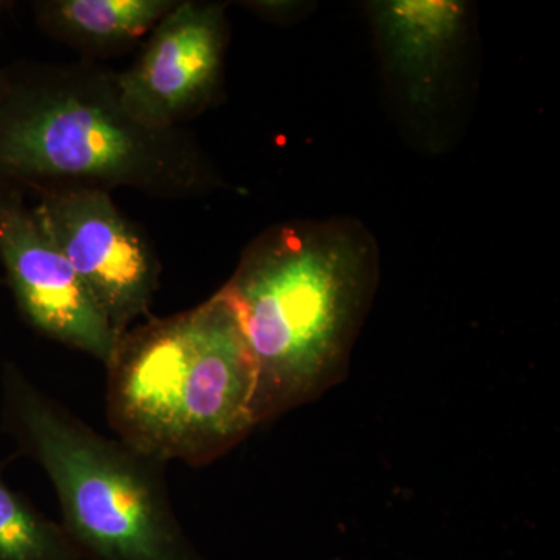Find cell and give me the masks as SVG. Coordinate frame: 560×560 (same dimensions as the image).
<instances>
[{
	"label": "cell",
	"mask_w": 560,
	"mask_h": 560,
	"mask_svg": "<svg viewBox=\"0 0 560 560\" xmlns=\"http://www.w3.org/2000/svg\"><path fill=\"white\" fill-rule=\"evenodd\" d=\"M228 3L176 0L130 69L117 72L121 101L153 128H183L219 101L230 43Z\"/></svg>",
	"instance_id": "52a82bcc"
},
{
	"label": "cell",
	"mask_w": 560,
	"mask_h": 560,
	"mask_svg": "<svg viewBox=\"0 0 560 560\" xmlns=\"http://www.w3.org/2000/svg\"><path fill=\"white\" fill-rule=\"evenodd\" d=\"M106 366V416L125 444L202 466L259 423L257 371L219 291L121 335Z\"/></svg>",
	"instance_id": "3957f363"
},
{
	"label": "cell",
	"mask_w": 560,
	"mask_h": 560,
	"mask_svg": "<svg viewBox=\"0 0 560 560\" xmlns=\"http://www.w3.org/2000/svg\"><path fill=\"white\" fill-rule=\"evenodd\" d=\"M0 268L33 330L108 363L119 338L18 190L0 189Z\"/></svg>",
	"instance_id": "ba28073f"
},
{
	"label": "cell",
	"mask_w": 560,
	"mask_h": 560,
	"mask_svg": "<svg viewBox=\"0 0 560 560\" xmlns=\"http://www.w3.org/2000/svg\"><path fill=\"white\" fill-rule=\"evenodd\" d=\"M176 0H40L36 22L47 35L88 55L127 49L156 27Z\"/></svg>",
	"instance_id": "9c48e42d"
},
{
	"label": "cell",
	"mask_w": 560,
	"mask_h": 560,
	"mask_svg": "<svg viewBox=\"0 0 560 560\" xmlns=\"http://www.w3.org/2000/svg\"><path fill=\"white\" fill-rule=\"evenodd\" d=\"M13 7V2H7V0H0V18L5 11H9Z\"/></svg>",
	"instance_id": "7c38bea8"
},
{
	"label": "cell",
	"mask_w": 560,
	"mask_h": 560,
	"mask_svg": "<svg viewBox=\"0 0 560 560\" xmlns=\"http://www.w3.org/2000/svg\"><path fill=\"white\" fill-rule=\"evenodd\" d=\"M368 10L396 113L420 145L441 147L466 94L469 9L455 0H386Z\"/></svg>",
	"instance_id": "5b68a950"
},
{
	"label": "cell",
	"mask_w": 560,
	"mask_h": 560,
	"mask_svg": "<svg viewBox=\"0 0 560 560\" xmlns=\"http://www.w3.org/2000/svg\"><path fill=\"white\" fill-rule=\"evenodd\" d=\"M0 560H83L61 523L36 510L0 466Z\"/></svg>",
	"instance_id": "30bf717a"
},
{
	"label": "cell",
	"mask_w": 560,
	"mask_h": 560,
	"mask_svg": "<svg viewBox=\"0 0 560 560\" xmlns=\"http://www.w3.org/2000/svg\"><path fill=\"white\" fill-rule=\"evenodd\" d=\"M378 270L377 241L349 217L285 221L246 246L219 293L256 364L259 422L337 370L370 305Z\"/></svg>",
	"instance_id": "7a4b0ae2"
},
{
	"label": "cell",
	"mask_w": 560,
	"mask_h": 560,
	"mask_svg": "<svg viewBox=\"0 0 560 560\" xmlns=\"http://www.w3.org/2000/svg\"><path fill=\"white\" fill-rule=\"evenodd\" d=\"M62 187L187 200L228 184L191 132L132 116L117 72L88 60L0 68V189Z\"/></svg>",
	"instance_id": "6da1fadb"
},
{
	"label": "cell",
	"mask_w": 560,
	"mask_h": 560,
	"mask_svg": "<svg viewBox=\"0 0 560 560\" xmlns=\"http://www.w3.org/2000/svg\"><path fill=\"white\" fill-rule=\"evenodd\" d=\"M0 68H2V66H0Z\"/></svg>",
	"instance_id": "4fadbf2b"
},
{
	"label": "cell",
	"mask_w": 560,
	"mask_h": 560,
	"mask_svg": "<svg viewBox=\"0 0 560 560\" xmlns=\"http://www.w3.org/2000/svg\"><path fill=\"white\" fill-rule=\"evenodd\" d=\"M245 5H249L248 9L253 10L254 13L265 18L267 21L278 22H290L301 18L305 11V3L302 2H270V0H264V2H246Z\"/></svg>",
	"instance_id": "8fae6325"
},
{
	"label": "cell",
	"mask_w": 560,
	"mask_h": 560,
	"mask_svg": "<svg viewBox=\"0 0 560 560\" xmlns=\"http://www.w3.org/2000/svg\"><path fill=\"white\" fill-rule=\"evenodd\" d=\"M0 418L46 474L81 559L202 560L173 511L167 464L103 436L13 361L0 374Z\"/></svg>",
	"instance_id": "277c9868"
},
{
	"label": "cell",
	"mask_w": 560,
	"mask_h": 560,
	"mask_svg": "<svg viewBox=\"0 0 560 560\" xmlns=\"http://www.w3.org/2000/svg\"><path fill=\"white\" fill-rule=\"evenodd\" d=\"M39 197L33 206L39 220L120 340L149 316L160 290L156 253L108 190L62 187Z\"/></svg>",
	"instance_id": "8992f818"
}]
</instances>
